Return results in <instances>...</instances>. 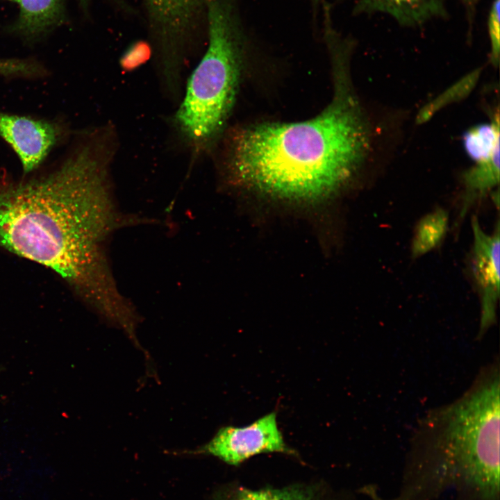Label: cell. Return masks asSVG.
Returning a JSON list of instances; mask_svg holds the SVG:
<instances>
[{"label":"cell","instance_id":"6da1fadb","mask_svg":"<svg viewBox=\"0 0 500 500\" xmlns=\"http://www.w3.org/2000/svg\"><path fill=\"white\" fill-rule=\"evenodd\" d=\"M116 150L114 128H90L45 172L19 181L0 175V245L58 273L119 326L136 310L117 287L108 243L122 228L155 221L117 205L110 173Z\"/></svg>","mask_w":500,"mask_h":500},{"label":"cell","instance_id":"7a4b0ae2","mask_svg":"<svg viewBox=\"0 0 500 500\" xmlns=\"http://www.w3.org/2000/svg\"><path fill=\"white\" fill-rule=\"evenodd\" d=\"M347 58L332 59L334 96L315 117L265 122L231 138L226 168L238 183L258 192L308 200L332 194L362 168L374 149V130L347 78Z\"/></svg>","mask_w":500,"mask_h":500},{"label":"cell","instance_id":"3957f363","mask_svg":"<svg viewBox=\"0 0 500 500\" xmlns=\"http://www.w3.org/2000/svg\"><path fill=\"white\" fill-rule=\"evenodd\" d=\"M499 367L483 369L451 403L430 411L417 438L433 459L438 484L460 483L483 500L499 494Z\"/></svg>","mask_w":500,"mask_h":500},{"label":"cell","instance_id":"277c9868","mask_svg":"<svg viewBox=\"0 0 500 500\" xmlns=\"http://www.w3.org/2000/svg\"><path fill=\"white\" fill-rule=\"evenodd\" d=\"M208 44L190 74L172 122L194 159L215 143L235 99L247 49L237 0H209Z\"/></svg>","mask_w":500,"mask_h":500},{"label":"cell","instance_id":"5b68a950","mask_svg":"<svg viewBox=\"0 0 500 500\" xmlns=\"http://www.w3.org/2000/svg\"><path fill=\"white\" fill-rule=\"evenodd\" d=\"M209 0H144L156 54L158 75L163 91L176 96L195 32Z\"/></svg>","mask_w":500,"mask_h":500},{"label":"cell","instance_id":"8992f818","mask_svg":"<svg viewBox=\"0 0 500 500\" xmlns=\"http://www.w3.org/2000/svg\"><path fill=\"white\" fill-rule=\"evenodd\" d=\"M263 453H282L297 456L296 451L284 441L275 412L245 426L222 427L208 443L188 451L194 455H211L234 466Z\"/></svg>","mask_w":500,"mask_h":500},{"label":"cell","instance_id":"52a82bcc","mask_svg":"<svg viewBox=\"0 0 500 500\" xmlns=\"http://www.w3.org/2000/svg\"><path fill=\"white\" fill-rule=\"evenodd\" d=\"M67 133L59 122L0 112V137L17 156L25 174L40 167Z\"/></svg>","mask_w":500,"mask_h":500},{"label":"cell","instance_id":"ba28073f","mask_svg":"<svg viewBox=\"0 0 500 500\" xmlns=\"http://www.w3.org/2000/svg\"><path fill=\"white\" fill-rule=\"evenodd\" d=\"M472 269L481 297L480 337L494 324L499 298V223L492 234L484 232L476 217L472 220Z\"/></svg>","mask_w":500,"mask_h":500},{"label":"cell","instance_id":"9c48e42d","mask_svg":"<svg viewBox=\"0 0 500 500\" xmlns=\"http://www.w3.org/2000/svg\"><path fill=\"white\" fill-rule=\"evenodd\" d=\"M356 13L381 12L405 26L422 24L444 14L443 0H358Z\"/></svg>","mask_w":500,"mask_h":500},{"label":"cell","instance_id":"30bf717a","mask_svg":"<svg viewBox=\"0 0 500 500\" xmlns=\"http://www.w3.org/2000/svg\"><path fill=\"white\" fill-rule=\"evenodd\" d=\"M19 9L14 29L28 39L38 38L62 22L63 0H8Z\"/></svg>","mask_w":500,"mask_h":500},{"label":"cell","instance_id":"8fae6325","mask_svg":"<svg viewBox=\"0 0 500 500\" xmlns=\"http://www.w3.org/2000/svg\"><path fill=\"white\" fill-rule=\"evenodd\" d=\"M468 129L462 135V145L467 155L478 164L499 162V119Z\"/></svg>","mask_w":500,"mask_h":500},{"label":"cell","instance_id":"7c38bea8","mask_svg":"<svg viewBox=\"0 0 500 500\" xmlns=\"http://www.w3.org/2000/svg\"><path fill=\"white\" fill-rule=\"evenodd\" d=\"M448 213L438 208L424 216L418 222L412 240L411 253L418 258L438 247L448 229Z\"/></svg>","mask_w":500,"mask_h":500},{"label":"cell","instance_id":"4fadbf2b","mask_svg":"<svg viewBox=\"0 0 500 500\" xmlns=\"http://www.w3.org/2000/svg\"><path fill=\"white\" fill-rule=\"evenodd\" d=\"M231 500H319L311 488L288 487L252 490L237 488Z\"/></svg>","mask_w":500,"mask_h":500},{"label":"cell","instance_id":"5bb4252c","mask_svg":"<svg viewBox=\"0 0 500 500\" xmlns=\"http://www.w3.org/2000/svg\"><path fill=\"white\" fill-rule=\"evenodd\" d=\"M465 180L469 189L484 192L499 183V162L478 164L466 174Z\"/></svg>","mask_w":500,"mask_h":500},{"label":"cell","instance_id":"9a60e30c","mask_svg":"<svg viewBox=\"0 0 500 500\" xmlns=\"http://www.w3.org/2000/svg\"><path fill=\"white\" fill-rule=\"evenodd\" d=\"M47 74L45 67L33 59L0 58L1 76L34 78Z\"/></svg>","mask_w":500,"mask_h":500},{"label":"cell","instance_id":"2e32d148","mask_svg":"<svg viewBox=\"0 0 500 500\" xmlns=\"http://www.w3.org/2000/svg\"><path fill=\"white\" fill-rule=\"evenodd\" d=\"M500 0H494L488 17V33L491 43L492 58L498 62L500 49Z\"/></svg>","mask_w":500,"mask_h":500},{"label":"cell","instance_id":"e0dca14e","mask_svg":"<svg viewBox=\"0 0 500 500\" xmlns=\"http://www.w3.org/2000/svg\"><path fill=\"white\" fill-rule=\"evenodd\" d=\"M144 44L133 45L122 58V65L126 69H133L140 65L147 58V51Z\"/></svg>","mask_w":500,"mask_h":500},{"label":"cell","instance_id":"ac0fdd59","mask_svg":"<svg viewBox=\"0 0 500 500\" xmlns=\"http://www.w3.org/2000/svg\"><path fill=\"white\" fill-rule=\"evenodd\" d=\"M91 0H79L80 4L83 8H87Z\"/></svg>","mask_w":500,"mask_h":500},{"label":"cell","instance_id":"d6986e66","mask_svg":"<svg viewBox=\"0 0 500 500\" xmlns=\"http://www.w3.org/2000/svg\"><path fill=\"white\" fill-rule=\"evenodd\" d=\"M467 3L472 5L475 3L477 0H464Z\"/></svg>","mask_w":500,"mask_h":500},{"label":"cell","instance_id":"ffe728a7","mask_svg":"<svg viewBox=\"0 0 500 500\" xmlns=\"http://www.w3.org/2000/svg\"><path fill=\"white\" fill-rule=\"evenodd\" d=\"M315 1H319V0H315Z\"/></svg>","mask_w":500,"mask_h":500}]
</instances>
